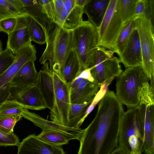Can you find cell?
I'll list each match as a JSON object with an SVG mask.
<instances>
[{
	"label": "cell",
	"mask_w": 154,
	"mask_h": 154,
	"mask_svg": "<svg viewBox=\"0 0 154 154\" xmlns=\"http://www.w3.org/2000/svg\"><path fill=\"white\" fill-rule=\"evenodd\" d=\"M124 111L112 91L107 90L99 102L96 115L84 129L78 154H116L119 152L118 132Z\"/></svg>",
	"instance_id": "1"
},
{
	"label": "cell",
	"mask_w": 154,
	"mask_h": 154,
	"mask_svg": "<svg viewBox=\"0 0 154 154\" xmlns=\"http://www.w3.org/2000/svg\"><path fill=\"white\" fill-rule=\"evenodd\" d=\"M149 80L141 67L126 68L117 77L116 95L128 109L154 103V92Z\"/></svg>",
	"instance_id": "2"
},
{
	"label": "cell",
	"mask_w": 154,
	"mask_h": 154,
	"mask_svg": "<svg viewBox=\"0 0 154 154\" xmlns=\"http://www.w3.org/2000/svg\"><path fill=\"white\" fill-rule=\"evenodd\" d=\"M42 24L46 33V46L39 62L43 65L48 62L51 70L57 73L72 49V30L52 22Z\"/></svg>",
	"instance_id": "3"
},
{
	"label": "cell",
	"mask_w": 154,
	"mask_h": 154,
	"mask_svg": "<svg viewBox=\"0 0 154 154\" xmlns=\"http://www.w3.org/2000/svg\"><path fill=\"white\" fill-rule=\"evenodd\" d=\"M144 135L143 123L138 108L128 109L121 119L118 144L120 154L142 153Z\"/></svg>",
	"instance_id": "4"
},
{
	"label": "cell",
	"mask_w": 154,
	"mask_h": 154,
	"mask_svg": "<svg viewBox=\"0 0 154 154\" xmlns=\"http://www.w3.org/2000/svg\"><path fill=\"white\" fill-rule=\"evenodd\" d=\"M72 32V49L82 67L89 68L94 51L98 47L97 29L88 20H83Z\"/></svg>",
	"instance_id": "5"
},
{
	"label": "cell",
	"mask_w": 154,
	"mask_h": 154,
	"mask_svg": "<svg viewBox=\"0 0 154 154\" xmlns=\"http://www.w3.org/2000/svg\"><path fill=\"white\" fill-rule=\"evenodd\" d=\"M115 53L100 46L94 50L90 67L94 82L101 84L106 80L118 77L123 72L119 58L114 56Z\"/></svg>",
	"instance_id": "6"
},
{
	"label": "cell",
	"mask_w": 154,
	"mask_h": 154,
	"mask_svg": "<svg viewBox=\"0 0 154 154\" xmlns=\"http://www.w3.org/2000/svg\"><path fill=\"white\" fill-rule=\"evenodd\" d=\"M119 0H110L102 22L97 28L98 46L113 52L117 38L125 24L119 13Z\"/></svg>",
	"instance_id": "7"
},
{
	"label": "cell",
	"mask_w": 154,
	"mask_h": 154,
	"mask_svg": "<svg viewBox=\"0 0 154 154\" xmlns=\"http://www.w3.org/2000/svg\"><path fill=\"white\" fill-rule=\"evenodd\" d=\"M140 38L142 63L141 67L150 81H154V29L150 20L141 15L135 19Z\"/></svg>",
	"instance_id": "8"
},
{
	"label": "cell",
	"mask_w": 154,
	"mask_h": 154,
	"mask_svg": "<svg viewBox=\"0 0 154 154\" xmlns=\"http://www.w3.org/2000/svg\"><path fill=\"white\" fill-rule=\"evenodd\" d=\"M54 87V103L50 119L54 122L67 127L69 112L71 104L69 86L56 72L52 71Z\"/></svg>",
	"instance_id": "9"
},
{
	"label": "cell",
	"mask_w": 154,
	"mask_h": 154,
	"mask_svg": "<svg viewBox=\"0 0 154 154\" xmlns=\"http://www.w3.org/2000/svg\"><path fill=\"white\" fill-rule=\"evenodd\" d=\"M22 117L32 122L34 125L42 130H49L58 132L68 137L70 140H79L84 129L75 128L62 126L52 121L46 120L38 115L30 112L28 109L23 108L21 114Z\"/></svg>",
	"instance_id": "10"
},
{
	"label": "cell",
	"mask_w": 154,
	"mask_h": 154,
	"mask_svg": "<svg viewBox=\"0 0 154 154\" xmlns=\"http://www.w3.org/2000/svg\"><path fill=\"white\" fill-rule=\"evenodd\" d=\"M64 7L55 16L52 22L72 30L83 20L84 8L76 5L75 0H63Z\"/></svg>",
	"instance_id": "11"
},
{
	"label": "cell",
	"mask_w": 154,
	"mask_h": 154,
	"mask_svg": "<svg viewBox=\"0 0 154 154\" xmlns=\"http://www.w3.org/2000/svg\"><path fill=\"white\" fill-rule=\"evenodd\" d=\"M120 63L126 68L141 67L142 57L139 35L135 27L133 30L124 49L119 56Z\"/></svg>",
	"instance_id": "12"
},
{
	"label": "cell",
	"mask_w": 154,
	"mask_h": 154,
	"mask_svg": "<svg viewBox=\"0 0 154 154\" xmlns=\"http://www.w3.org/2000/svg\"><path fill=\"white\" fill-rule=\"evenodd\" d=\"M17 17L15 27L8 35L6 47L14 55L21 48L32 42L26 14H21Z\"/></svg>",
	"instance_id": "13"
},
{
	"label": "cell",
	"mask_w": 154,
	"mask_h": 154,
	"mask_svg": "<svg viewBox=\"0 0 154 154\" xmlns=\"http://www.w3.org/2000/svg\"><path fill=\"white\" fill-rule=\"evenodd\" d=\"M138 107L144 127L143 152L154 154V103L141 104Z\"/></svg>",
	"instance_id": "14"
},
{
	"label": "cell",
	"mask_w": 154,
	"mask_h": 154,
	"mask_svg": "<svg viewBox=\"0 0 154 154\" xmlns=\"http://www.w3.org/2000/svg\"><path fill=\"white\" fill-rule=\"evenodd\" d=\"M9 99L16 101L24 108L40 110L46 108L42 97L35 85L21 89L11 88Z\"/></svg>",
	"instance_id": "15"
},
{
	"label": "cell",
	"mask_w": 154,
	"mask_h": 154,
	"mask_svg": "<svg viewBox=\"0 0 154 154\" xmlns=\"http://www.w3.org/2000/svg\"><path fill=\"white\" fill-rule=\"evenodd\" d=\"M18 146L17 154H65L61 146L48 144L35 134L23 139Z\"/></svg>",
	"instance_id": "16"
},
{
	"label": "cell",
	"mask_w": 154,
	"mask_h": 154,
	"mask_svg": "<svg viewBox=\"0 0 154 154\" xmlns=\"http://www.w3.org/2000/svg\"><path fill=\"white\" fill-rule=\"evenodd\" d=\"M35 48L31 43L18 50L15 54L16 59L10 67L0 75V88L10 82L14 75L26 62L29 60L35 61L36 59Z\"/></svg>",
	"instance_id": "17"
},
{
	"label": "cell",
	"mask_w": 154,
	"mask_h": 154,
	"mask_svg": "<svg viewBox=\"0 0 154 154\" xmlns=\"http://www.w3.org/2000/svg\"><path fill=\"white\" fill-rule=\"evenodd\" d=\"M35 86L39 91L44 102L46 108L50 111L52 109L54 97V87L52 71L48 62L38 72Z\"/></svg>",
	"instance_id": "18"
},
{
	"label": "cell",
	"mask_w": 154,
	"mask_h": 154,
	"mask_svg": "<svg viewBox=\"0 0 154 154\" xmlns=\"http://www.w3.org/2000/svg\"><path fill=\"white\" fill-rule=\"evenodd\" d=\"M35 61H28L17 71L9 82L11 88L21 89L35 85L38 72Z\"/></svg>",
	"instance_id": "19"
},
{
	"label": "cell",
	"mask_w": 154,
	"mask_h": 154,
	"mask_svg": "<svg viewBox=\"0 0 154 154\" xmlns=\"http://www.w3.org/2000/svg\"><path fill=\"white\" fill-rule=\"evenodd\" d=\"M84 69L81 65L75 52L72 49L57 74L69 86L75 78Z\"/></svg>",
	"instance_id": "20"
},
{
	"label": "cell",
	"mask_w": 154,
	"mask_h": 154,
	"mask_svg": "<svg viewBox=\"0 0 154 154\" xmlns=\"http://www.w3.org/2000/svg\"><path fill=\"white\" fill-rule=\"evenodd\" d=\"M101 84L83 79L70 91L71 103H83L92 100L99 90Z\"/></svg>",
	"instance_id": "21"
},
{
	"label": "cell",
	"mask_w": 154,
	"mask_h": 154,
	"mask_svg": "<svg viewBox=\"0 0 154 154\" xmlns=\"http://www.w3.org/2000/svg\"><path fill=\"white\" fill-rule=\"evenodd\" d=\"M110 0H88L84 8V13L88 20L97 28L101 23Z\"/></svg>",
	"instance_id": "22"
},
{
	"label": "cell",
	"mask_w": 154,
	"mask_h": 154,
	"mask_svg": "<svg viewBox=\"0 0 154 154\" xmlns=\"http://www.w3.org/2000/svg\"><path fill=\"white\" fill-rule=\"evenodd\" d=\"M20 0L23 5L22 14L30 15L47 24L52 22L44 13L39 0Z\"/></svg>",
	"instance_id": "23"
},
{
	"label": "cell",
	"mask_w": 154,
	"mask_h": 154,
	"mask_svg": "<svg viewBox=\"0 0 154 154\" xmlns=\"http://www.w3.org/2000/svg\"><path fill=\"white\" fill-rule=\"evenodd\" d=\"M31 40L40 45L46 43V37L43 25L39 20L26 15Z\"/></svg>",
	"instance_id": "24"
},
{
	"label": "cell",
	"mask_w": 154,
	"mask_h": 154,
	"mask_svg": "<svg viewBox=\"0 0 154 154\" xmlns=\"http://www.w3.org/2000/svg\"><path fill=\"white\" fill-rule=\"evenodd\" d=\"M22 9L20 0H0V21L22 14Z\"/></svg>",
	"instance_id": "25"
},
{
	"label": "cell",
	"mask_w": 154,
	"mask_h": 154,
	"mask_svg": "<svg viewBox=\"0 0 154 154\" xmlns=\"http://www.w3.org/2000/svg\"><path fill=\"white\" fill-rule=\"evenodd\" d=\"M93 100L83 103H71L68 114L67 127L80 128V121Z\"/></svg>",
	"instance_id": "26"
},
{
	"label": "cell",
	"mask_w": 154,
	"mask_h": 154,
	"mask_svg": "<svg viewBox=\"0 0 154 154\" xmlns=\"http://www.w3.org/2000/svg\"><path fill=\"white\" fill-rule=\"evenodd\" d=\"M37 137L43 142L55 146H61L67 144L70 140L68 137L63 134L52 131L42 130Z\"/></svg>",
	"instance_id": "27"
},
{
	"label": "cell",
	"mask_w": 154,
	"mask_h": 154,
	"mask_svg": "<svg viewBox=\"0 0 154 154\" xmlns=\"http://www.w3.org/2000/svg\"><path fill=\"white\" fill-rule=\"evenodd\" d=\"M135 26V19L131 20L125 24L120 31L116 40L114 51L119 57L124 49Z\"/></svg>",
	"instance_id": "28"
},
{
	"label": "cell",
	"mask_w": 154,
	"mask_h": 154,
	"mask_svg": "<svg viewBox=\"0 0 154 154\" xmlns=\"http://www.w3.org/2000/svg\"><path fill=\"white\" fill-rule=\"evenodd\" d=\"M137 1V0H119V12L124 24L131 20L135 19L134 14Z\"/></svg>",
	"instance_id": "29"
},
{
	"label": "cell",
	"mask_w": 154,
	"mask_h": 154,
	"mask_svg": "<svg viewBox=\"0 0 154 154\" xmlns=\"http://www.w3.org/2000/svg\"><path fill=\"white\" fill-rule=\"evenodd\" d=\"M22 117L21 115H0V130L8 133H13L16 124Z\"/></svg>",
	"instance_id": "30"
},
{
	"label": "cell",
	"mask_w": 154,
	"mask_h": 154,
	"mask_svg": "<svg viewBox=\"0 0 154 154\" xmlns=\"http://www.w3.org/2000/svg\"><path fill=\"white\" fill-rule=\"evenodd\" d=\"M23 108L15 100L8 99L0 106V115H21Z\"/></svg>",
	"instance_id": "31"
},
{
	"label": "cell",
	"mask_w": 154,
	"mask_h": 154,
	"mask_svg": "<svg viewBox=\"0 0 154 154\" xmlns=\"http://www.w3.org/2000/svg\"><path fill=\"white\" fill-rule=\"evenodd\" d=\"M15 59V55L8 48L0 53V75L10 67Z\"/></svg>",
	"instance_id": "32"
},
{
	"label": "cell",
	"mask_w": 154,
	"mask_h": 154,
	"mask_svg": "<svg viewBox=\"0 0 154 154\" xmlns=\"http://www.w3.org/2000/svg\"><path fill=\"white\" fill-rule=\"evenodd\" d=\"M20 143L18 137L14 133H8L0 130V146H17Z\"/></svg>",
	"instance_id": "33"
},
{
	"label": "cell",
	"mask_w": 154,
	"mask_h": 154,
	"mask_svg": "<svg viewBox=\"0 0 154 154\" xmlns=\"http://www.w3.org/2000/svg\"><path fill=\"white\" fill-rule=\"evenodd\" d=\"M43 12L48 18L52 22L55 11L53 0H39Z\"/></svg>",
	"instance_id": "34"
},
{
	"label": "cell",
	"mask_w": 154,
	"mask_h": 154,
	"mask_svg": "<svg viewBox=\"0 0 154 154\" xmlns=\"http://www.w3.org/2000/svg\"><path fill=\"white\" fill-rule=\"evenodd\" d=\"M17 22V17L6 18L0 21V32H4L8 35L15 28Z\"/></svg>",
	"instance_id": "35"
},
{
	"label": "cell",
	"mask_w": 154,
	"mask_h": 154,
	"mask_svg": "<svg viewBox=\"0 0 154 154\" xmlns=\"http://www.w3.org/2000/svg\"><path fill=\"white\" fill-rule=\"evenodd\" d=\"M11 92V88L10 83L0 88V106L3 103L9 99Z\"/></svg>",
	"instance_id": "36"
},
{
	"label": "cell",
	"mask_w": 154,
	"mask_h": 154,
	"mask_svg": "<svg viewBox=\"0 0 154 154\" xmlns=\"http://www.w3.org/2000/svg\"><path fill=\"white\" fill-rule=\"evenodd\" d=\"M149 0H137L135 8L134 18L142 15L146 10Z\"/></svg>",
	"instance_id": "37"
},
{
	"label": "cell",
	"mask_w": 154,
	"mask_h": 154,
	"mask_svg": "<svg viewBox=\"0 0 154 154\" xmlns=\"http://www.w3.org/2000/svg\"><path fill=\"white\" fill-rule=\"evenodd\" d=\"M91 67H90L84 69L77 77L81 78L83 79L87 80L91 82H93L94 80L91 74Z\"/></svg>",
	"instance_id": "38"
},
{
	"label": "cell",
	"mask_w": 154,
	"mask_h": 154,
	"mask_svg": "<svg viewBox=\"0 0 154 154\" xmlns=\"http://www.w3.org/2000/svg\"><path fill=\"white\" fill-rule=\"evenodd\" d=\"M53 2L55 11V17L56 15L60 12L63 9V0H53Z\"/></svg>",
	"instance_id": "39"
},
{
	"label": "cell",
	"mask_w": 154,
	"mask_h": 154,
	"mask_svg": "<svg viewBox=\"0 0 154 154\" xmlns=\"http://www.w3.org/2000/svg\"><path fill=\"white\" fill-rule=\"evenodd\" d=\"M88 0H75L76 5L80 7L84 8Z\"/></svg>",
	"instance_id": "40"
},
{
	"label": "cell",
	"mask_w": 154,
	"mask_h": 154,
	"mask_svg": "<svg viewBox=\"0 0 154 154\" xmlns=\"http://www.w3.org/2000/svg\"><path fill=\"white\" fill-rule=\"evenodd\" d=\"M3 51L2 47V43L0 39V53Z\"/></svg>",
	"instance_id": "41"
},
{
	"label": "cell",
	"mask_w": 154,
	"mask_h": 154,
	"mask_svg": "<svg viewBox=\"0 0 154 154\" xmlns=\"http://www.w3.org/2000/svg\"><path fill=\"white\" fill-rule=\"evenodd\" d=\"M142 154V153H136V154Z\"/></svg>",
	"instance_id": "42"
},
{
	"label": "cell",
	"mask_w": 154,
	"mask_h": 154,
	"mask_svg": "<svg viewBox=\"0 0 154 154\" xmlns=\"http://www.w3.org/2000/svg\"><path fill=\"white\" fill-rule=\"evenodd\" d=\"M116 154H120L119 152H118Z\"/></svg>",
	"instance_id": "43"
}]
</instances>
